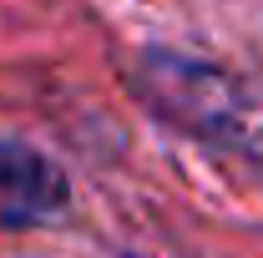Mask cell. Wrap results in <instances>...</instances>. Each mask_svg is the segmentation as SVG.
Listing matches in <instances>:
<instances>
[{
    "label": "cell",
    "mask_w": 263,
    "mask_h": 258,
    "mask_svg": "<svg viewBox=\"0 0 263 258\" xmlns=\"http://www.w3.org/2000/svg\"><path fill=\"white\" fill-rule=\"evenodd\" d=\"M147 97L162 106V117H172L177 127L197 132L208 142L243 147V152L263 147V106H253L243 97V86L228 81L223 71H213V66L152 56L147 61Z\"/></svg>",
    "instance_id": "1"
},
{
    "label": "cell",
    "mask_w": 263,
    "mask_h": 258,
    "mask_svg": "<svg viewBox=\"0 0 263 258\" xmlns=\"http://www.w3.org/2000/svg\"><path fill=\"white\" fill-rule=\"evenodd\" d=\"M66 208L61 167L26 142H0V228H31Z\"/></svg>",
    "instance_id": "2"
}]
</instances>
